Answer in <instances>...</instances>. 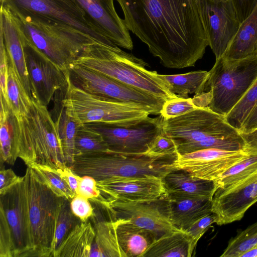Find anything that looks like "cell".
I'll return each instance as SVG.
<instances>
[{
    "label": "cell",
    "instance_id": "cell-33",
    "mask_svg": "<svg viewBox=\"0 0 257 257\" xmlns=\"http://www.w3.org/2000/svg\"><path fill=\"white\" fill-rule=\"evenodd\" d=\"M31 167L39 178L57 195L69 201L76 195L71 189L67 179L65 166L56 168L37 163H32Z\"/></svg>",
    "mask_w": 257,
    "mask_h": 257
},
{
    "label": "cell",
    "instance_id": "cell-34",
    "mask_svg": "<svg viewBox=\"0 0 257 257\" xmlns=\"http://www.w3.org/2000/svg\"><path fill=\"white\" fill-rule=\"evenodd\" d=\"M8 64V101L14 115L18 117L29 111L32 104V98L26 92L18 74L9 57Z\"/></svg>",
    "mask_w": 257,
    "mask_h": 257
},
{
    "label": "cell",
    "instance_id": "cell-47",
    "mask_svg": "<svg viewBox=\"0 0 257 257\" xmlns=\"http://www.w3.org/2000/svg\"><path fill=\"white\" fill-rule=\"evenodd\" d=\"M22 177L17 176L11 169H6L3 164L1 165L0 171V194L18 183Z\"/></svg>",
    "mask_w": 257,
    "mask_h": 257
},
{
    "label": "cell",
    "instance_id": "cell-25",
    "mask_svg": "<svg viewBox=\"0 0 257 257\" xmlns=\"http://www.w3.org/2000/svg\"><path fill=\"white\" fill-rule=\"evenodd\" d=\"M89 220L95 233L89 257H126L118 241L115 220H107L93 213Z\"/></svg>",
    "mask_w": 257,
    "mask_h": 257
},
{
    "label": "cell",
    "instance_id": "cell-46",
    "mask_svg": "<svg viewBox=\"0 0 257 257\" xmlns=\"http://www.w3.org/2000/svg\"><path fill=\"white\" fill-rule=\"evenodd\" d=\"M240 23L252 12L257 5V0H231Z\"/></svg>",
    "mask_w": 257,
    "mask_h": 257
},
{
    "label": "cell",
    "instance_id": "cell-7",
    "mask_svg": "<svg viewBox=\"0 0 257 257\" xmlns=\"http://www.w3.org/2000/svg\"><path fill=\"white\" fill-rule=\"evenodd\" d=\"M24 177L31 245L29 257H53L57 222L66 198L54 193L31 167L27 166Z\"/></svg>",
    "mask_w": 257,
    "mask_h": 257
},
{
    "label": "cell",
    "instance_id": "cell-12",
    "mask_svg": "<svg viewBox=\"0 0 257 257\" xmlns=\"http://www.w3.org/2000/svg\"><path fill=\"white\" fill-rule=\"evenodd\" d=\"M1 5L22 16H36L68 26L103 43L112 42L86 18L71 0H0Z\"/></svg>",
    "mask_w": 257,
    "mask_h": 257
},
{
    "label": "cell",
    "instance_id": "cell-2",
    "mask_svg": "<svg viewBox=\"0 0 257 257\" xmlns=\"http://www.w3.org/2000/svg\"><path fill=\"white\" fill-rule=\"evenodd\" d=\"M162 135L174 142L178 155L208 148L245 149L239 131L227 122L225 116L207 106H198L179 116L163 118Z\"/></svg>",
    "mask_w": 257,
    "mask_h": 257
},
{
    "label": "cell",
    "instance_id": "cell-38",
    "mask_svg": "<svg viewBox=\"0 0 257 257\" xmlns=\"http://www.w3.org/2000/svg\"><path fill=\"white\" fill-rule=\"evenodd\" d=\"M81 222L72 212L70 201L65 199L61 208L55 230V250L73 228Z\"/></svg>",
    "mask_w": 257,
    "mask_h": 257
},
{
    "label": "cell",
    "instance_id": "cell-4",
    "mask_svg": "<svg viewBox=\"0 0 257 257\" xmlns=\"http://www.w3.org/2000/svg\"><path fill=\"white\" fill-rule=\"evenodd\" d=\"M257 77V56L242 59L221 56L208 71L203 92L193 98L198 106L208 107L226 116Z\"/></svg>",
    "mask_w": 257,
    "mask_h": 257
},
{
    "label": "cell",
    "instance_id": "cell-15",
    "mask_svg": "<svg viewBox=\"0 0 257 257\" xmlns=\"http://www.w3.org/2000/svg\"><path fill=\"white\" fill-rule=\"evenodd\" d=\"M209 46L216 59L223 55L240 25L231 0H197Z\"/></svg>",
    "mask_w": 257,
    "mask_h": 257
},
{
    "label": "cell",
    "instance_id": "cell-18",
    "mask_svg": "<svg viewBox=\"0 0 257 257\" xmlns=\"http://www.w3.org/2000/svg\"><path fill=\"white\" fill-rule=\"evenodd\" d=\"M104 36L119 47L132 50L133 43L123 19L119 17L114 0H71Z\"/></svg>",
    "mask_w": 257,
    "mask_h": 257
},
{
    "label": "cell",
    "instance_id": "cell-16",
    "mask_svg": "<svg viewBox=\"0 0 257 257\" xmlns=\"http://www.w3.org/2000/svg\"><path fill=\"white\" fill-rule=\"evenodd\" d=\"M250 150L228 151L216 148L178 155L174 170L187 171L200 179L215 181L225 172L249 155Z\"/></svg>",
    "mask_w": 257,
    "mask_h": 257
},
{
    "label": "cell",
    "instance_id": "cell-39",
    "mask_svg": "<svg viewBox=\"0 0 257 257\" xmlns=\"http://www.w3.org/2000/svg\"><path fill=\"white\" fill-rule=\"evenodd\" d=\"M198 107L193 98L178 97L165 102L160 111V115L166 119L175 117L183 115Z\"/></svg>",
    "mask_w": 257,
    "mask_h": 257
},
{
    "label": "cell",
    "instance_id": "cell-48",
    "mask_svg": "<svg viewBox=\"0 0 257 257\" xmlns=\"http://www.w3.org/2000/svg\"><path fill=\"white\" fill-rule=\"evenodd\" d=\"M256 127H257V103L251 110L239 132H248Z\"/></svg>",
    "mask_w": 257,
    "mask_h": 257
},
{
    "label": "cell",
    "instance_id": "cell-24",
    "mask_svg": "<svg viewBox=\"0 0 257 257\" xmlns=\"http://www.w3.org/2000/svg\"><path fill=\"white\" fill-rule=\"evenodd\" d=\"M119 244L126 257H143L157 240L150 230L142 228L128 220H115Z\"/></svg>",
    "mask_w": 257,
    "mask_h": 257
},
{
    "label": "cell",
    "instance_id": "cell-45",
    "mask_svg": "<svg viewBox=\"0 0 257 257\" xmlns=\"http://www.w3.org/2000/svg\"><path fill=\"white\" fill-rule=\"evenodd\" d=\"M8 68L9 64L8 53L4 44L2 41H0V94L7 100V79Z\"/></svg>",
    "mask_w": 257,
    "mask_h": 257
},
{
    "label": "cell",
    "instance_id": "cell-36",
    "mask_svg": "<svg viewBox=\"0 0 257 257\" xmlns=\"http://www.w3.org/2000/svg\"><path fill=\"white\" fill-rule=\"evenodd\" d=\"M257 103V77L247 91L225 116L227 122L238 131Z\"/></svg>",
    "mask_w": 257,
    "mask_h": 257
},
{
    "label": "cell",
    "instance_id": "cell-31",
    "mask_svg": "<svg viewBox=\"0 0 257 257\" xmlns=\"http://www.w3.org/2000/svg\"><path fill=\"white\" fill-rule=\"evenodd\" d=\"M208 75V71L204 70L181 74H158V77L165 83L172 93L183 98H189V94L198 95L202 93Z\"/></svg>",
    "mask_w": 257,
    "mask_h": 257
},
{
    "label": "cell",
    "instance_id": "cell-3",
    "mask_svg": "<svg viewBox=\"0 0 257 257\" xmlns=\"http://www.w3.org/2000/svg\"><path fill=\"white\" fill-rule=\"evenodd\" d=\"M74 64L93 70L148 92L166 101L178 97L167 88L156 71L148 70L143 59L121 50L113 42L87 45Z\"/></svg>",
    "mask_w": 257,
    "mask_h": 257
},
{
    "label": "cell",
    "instance_id": "cell-6",
    "mask_svg": "<svg viewBox=\"0 0 257 257\" xmlns=\"http://www.w3.org/2000/svg\"><path fill=\"white\" fill-rule=\"evenodd\" d=\"M11 13L19 33L65 70H69L87 45L98 41L70 27L40 17Z\"/></svg>",
    "mask_w": 257,
    "mask_h": 257
},
{
    "label": "cell",
    "instance_id": "cell-49",
    "mask_svg": "<svg viewBox=\"0 0 257 257\" xmlns=\"http://www.w3.org/2000/svg\"><path fill=\"white\" fill-rule=\"evenodd\" d=\"M243 139L245 148L257 151V127L246 133H240Z\"/></svg>",
    "mask_w": 257,
    "mask_h": 257
},
{
    "label": "cell",
    "instance_id": "cell-20",
    "mask_svg": "<svg viewBox=\"0 0 257 257\" xmlns=\"http://www.w3.org/2000/svg\"><path fill=\"white\" fill-rule=\"evenodd\" d=\"M212 201L211 211L216 215L217 225L240 220L257 202V172L227 191L215 192Z\"/></svg>",
    "mask_w": 257,
    "mask_h": 257
},
{
    "label": "cell",
    "instance_id": "cell-11",
    "mask_svg": "<svg viewBox=\"0 0 257 257\" xmlns=\"http://www.w3.org/2000/svg\"><path fill=\"white\" fill-rule=\"evenodd\" d=\"M69 74L73 85L87 92L140 105L150 114L160 115L166 101L142 89L75 64L69 69Z\"/></svg>",
    "mask_w": 257,
    "mask_h": 257
},
{
    "label": "cell",
    "instance_id": "cell-29",
    "mask_svg": "<svg viewBox=\"0 0 257 257\" xmlns=\"http://www.w3.org/2000/svg\"><path fill=\"white\" fill-rule=\"evenodd\" d=\"M56 99L53 109V118L61 141L66 164L71 167L74 160L75 139L79 126L68 111L62 99V92Z\"/></svg>",
    "mask_w": 257,
    "mask_h": 257
},
{
    "label": "cell",
    "instance_id": "cell-22",
    "mask_svg": "<svg viewBox=\"0 0 257 257\" xmlns=\"http://www.w3.org/2000/svg\"><path fill=\"white\" fill-rule=\"evenodd\" d=\"M167 195L171 221L176 227L183 231L199 218L212 212V198Z\"/></svg>",
    "mask_w": 257,
    "mask_h": 257
},
{
    "label": "cell",
    "instance_id": "cell-30",
    "mask_svg": "<svg viewBox=\"0 0 257 257\" xmlns=\"http://www.w3.org/2000/svg\"><path fill=\"white\" fill-rule=\"evenodd\" d=\"M192 254L187 233L177 231L158 238L143 257H190Z\"/></svg>",
    "mask_w": 257,
    "mask_h": 257
},
{
    "label": "cell",
    "instance_id": "cell-5",
    "mask_svg": "<svg viewBox=\"0 0 257 257\" xmlns=\"http://www.w3.org/2000/svg\"><path fill=\"white\" fill-rule=\"evenodd\" d=\"M16 118L18 157L27 166L35 162L56 168L67 166L55 122L47 106L32 98L29 111Z\"/></svg>",
    "mask_w": 257,
    "mask_h": 257
},
{
    "label": "cell",
    "instance_id": "cell-37",
    "mask_svg": "<svg viewBox=\"0 0 257 257\" xmlns=\"http://www.w3.org/2000/svg\"><path fill=\"white\" fill-rule=\"evenodd\" d=\"M257 244V222L232 238L221 257H241Z\"/></svg>",
    "mask_w": 257,
    "mask_h": 257
},
{
    "label": "cell",
    "instance_id": "cell-10",
    "mask_svg": "<svg viewBox=\"0 0 257 257\" xmlns=\"http://www.w3.org/2000/svg\"><path fill=\"white\" fill-rule=\"evenodd\" d=\"M163 117L149 115L113 123H92L84 124L98 132L111 152L142 154L146 153L163 132Z\"/></svg>",
    "mask_w": 257,
    "mask_h": 257
},
{
    "label": "cell",
    "instance_id": "cell-32",
    "mask_svg": "<svg viewBox=\"0 0 257 257\" xmlns=\"http://www.w3.org/2000/svg\"><path fill=\"white\" fill-rule=\"evenodd\" d=\"M256 172L257 151L250 150L248 156L232 166L214 181L216 187L215 192L222 193L227 191Z\"/></svg>",
    "mask_w": 257,
    "mask_h": 257
},
{
    "label": "cell",
    "instance_id": "cell-27",
    "mask_svg": "<svg viewBox=\"0 0 257 257\" xmlns=\"http://www.w3.org/2000/svg\"><path fill=\"white\" fill-rule=\"evenodd\" d=\"M255 56H257V5L240 24L236 34L222 56L238 59Z\"/></svg>",
    "mask_w": 257,
    "mask_h": 257
},
{
    "label": "cell",
    "instance_id": "cell-9",
    "mask_svg": "<svg viewBox=\"0 0 257 257\" xmlns=\"http://www.w3.org/2000/svg\"><path fill=\"white\" fill-rule=\"evenodd\" d=\"M62 90V99L79 125L92 123H113L148 116L144 107L87 92L70 79Z\"/></svg>",
    "mask_w": 257,
    "mask_h": 257
},
{
    "label": "cell",
    "instance_id": "cell-44",
    "mask_svg": "<svg viewBox=\"0 0 257 257\" xmlns=\"http://www.w3.org/2000/svg\"><path fill=\"white\" fill-rule=\"evenodd\" d=\"M76 195L81 196L89 200L97 198L100 191L96 181L89 176H82L79 183Z\"/></svg>",
    "mask_w": 257,
    "mask_h": 257
},
{
    "label": "cell",
    "instance_id": "cell-19",
    "mask_svg": "<svg viewBox=\"0 0 257 257\" xmlns=\"http://www.w3.org/2000/svg\"><path fill=\"white\" fill-rule=\"evenodd\" d=\"M105 199L142 201L158 198L166 193L163 178L154 176L113 177L96 181Z\"/></svg>",
    "mask_w": 257,
    "mask_h": 257
},
{
    "label": "cell",
    "instance_id": "cell-40",
    "mask_svg": "<svg viewBox=\"0 0 257 257\" xmlns=\"http://www.w3.org/2000/svg\"><path fill=\"white\" fill-rule=\"evenodd\" d=\"M216 220L217 217L215 214L211 212L198 219L185 230L189 239L192 253L198 240L213 223H216Z\"/></svg>",
    "mask_w": 257,
    "mask_h": 257
},
{
    "label": "cell",
    "instance_id": "cell-50",
    "mask_svg": "<svg viewBox=\"0 0 257 257\" xmlns=\"http://www.w3.org/2000/svg\"><path fill=\"white\" fill-rule=\"evenodd\" d=\"M241 257H257V244L243 253Z\"/></svg>",
    "mask_w": 257,
    "mask_h": 257
},
{
    "label": "cell",
    "instance_id": "cell-28",
    "mask_svg": "<svg viewBox=\"0 0 257 257\" xmlns=\"http://www.w3.org/2000/svg\"><path fill=\"white\" fill-rule=\"evenodd\" d=\"M95 234L89 220L81 222L56 249L53 257H89Z\"/></svg>",
    "mask_w": 257,
    "mask_h": 257
},
{
    "label": "cell",
    "instance_id": "cell-43",
    "mask_svg": "<svg viewBox=\"0 0 257 257\" xmlns=\"http://www.w3.org/2000/svg\"><path fill=\"white\" fill-rule=\"evenodd\" d=\"M70 208L73 213L81 222L89 220L94 212L93 207L88 199L76 195L70 201Z\"/></svg>",
    "mask_w": 257,
    "mask_h": 257
},
{
    "label": "cell",
    "instance_id": "cell-13",
    "mask_svg": "<svg viewBox=\"0 0 257 257\" xmlns=\"http://www.w3.org/2000/svg\"><path fill=\"white\" fill-rule=\"evenodd\" d=\"M102 201L114 220L123 219L152 231L157 239L174 231H183L176 227L171 220L169 199L166 193L156 199L129 201L105 199Z\"/></svg>",
    "mask_w": 257,
    "mask_h": 257
},
{
    "label": "cell",
    "instance_id": "cell-42",
    "mask_svg": "<svg viewBox=\"0 0 257 257\" xmlns=\"http://www.w3.org/2000/svg\"><path fill=\"white\" fill-rule=\"evenodd\" d=\"M14 245L11 230L3 210L0 208V257H14Z\"/></svg>",
    "mask_w": 257,
    "mask_h": 257
},
{
    "label": "cell",
    "instance_id": "cell-14",
    "mask_svg": "<svg viewBox=\"0 0 257 257\" xmlns=\"http://www.w3.org/2000/svg\"><path fill=\"white\" fill-rule=\"evenodd\" d=\"M20 36L32 86V98L47 106L57 92L68 86L69 70L62 69L20 34Z\"/></svg>",
    "mask_w": 257,
    "mask_h": 257
},
{
    "label": "cell",
    "instance_id": "cell-23",
    "mask_svg": "<svg viewBox=\"0 0 257 257\" xmlns=\"http://www.w3.org/2000/svg\"><path fill=\"white\" fill-rule=\"evenodd\" d=\"M163 181L168 194L212 198L216 190L214 181L198 178L182 170L169 172Z\"/></svg>",
    "mask_w": 257,
    "mask_h": 257
},
{
    "label": "cell",
    "instance_id": "cell-1",
    "mask_svg": "<svg viewBox=\"0 0 257 257\" xmlns=\"http://www.w3.org/2000/svg\"><path fill=\"white\" fill-rule=\"evenodd\" d=\"M129 31L170 68L194 66L209 46L197 0H115Z\"/></svg>",
    "mask_w": 257,
    "mask_h": 257
},
{
    "label": "cell",
    "instance_id": "cell-26",
    "mask_svg": "<svg viewBox=\"0 0 257 257\" xmlns=\"http://www.w3.org/2000/svg\"><path fill=\"white\" fill-rule=\"evenodd\" d=\"M0 161L13 165L18 157L17 118L9 102L0 94Z\"/></svg>",
    "mask_w": 257,
    "mask_h": 257
},
{
    "label": "cell",
    "instance_id": "cell-41",
    "mask_svg": "<svg viewBox=\"0 0 257 257\" xmlns=\"http://www.w3.org/2000/svg\"><path fill=\"white\" fill-rule=\"evenodd\" d=\"M144 154L151 157L177 156L178 155L174 142L162 134L155 139Z\"/></svg>",
    "mask_w": 257,
    "mask_h": 257
},
{
    "label": "cell",
    "instance_id": "cell-8",
    "mask_svg": "<svg viewBox=\"0 0 257 257\" xmlns=\"http://www.w3.org/2000/svg\"><path fill=\"white\" fill-rule=\"evenodd\" d=\"M178 156L151 157L111 151L75 156L70 167L76 175L89 176L96 181L113 177L154 176L163 178L175 170L173 163Z\"/></svg>",
    "mask_w": 257,
    "mask_h": 257
},
{
    "label": "cell",
    "instance_id": "cell-17",
    "mask_svg": "<svg viewBox=\"0 0 257 257\" xmlns=\"http://www.w3.org/2000/svg\"><path fill=\"white\" fill-rule=\"evenodd\" d=\"M0 208L11 230L14 245V257H29L30 240L28 221V200L24 177L2 194Z\"/></svg>",
    "mask_w": 257,
    "mask_h": 257
},
{
    "label": "cell",
    "instance_id": "cell-35",
    "mask_svg": "<svg viewBox=\"0 0 257 257\" xmlns=\"http://www.w3.org/2000/svg\"><path fill=\"white\" fill-rule=\"evenodd\" d=\"M110 151L102 136L84 125L77 130L74 143L75 156Z\"/></svg>",
    "mask_w": 257,
    "mask_h": 257
},
{
    "label": "cell",
    "instance_id": "cell-21",
    "mask_svg": "<svg viewBox=\"0 0 257 257\" xmlns=\"http://www.w3.org/2000/svg\"><path fill=\"white\" fill-rule=\"evenodd\" d=\"M0 41L4 44L8 57L26 92L32 98V86L20 34L10 11L2 5L0 10Z\"/></svg>",
    "mask_w": 257,
    "mask_h": 257
}]
</instances>
